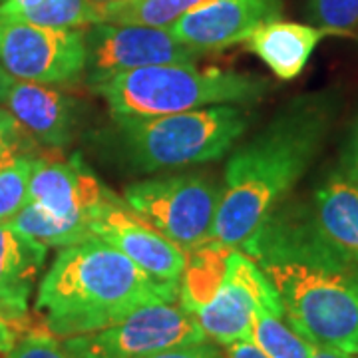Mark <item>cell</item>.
<instances>
[{
  "label": "cell",
  "mask_w": 358,
  "mask_h": 358,
  "mask_svg": "<svg viewBox=\"0 0 358 358\" xmlns=\"http://www.w3.org/2000/svg\"><path fill=\"white\" fill-rule=\"evenodd\" d=\"M112 193L80 155L68 162L34 159L28 201L10 221L46 247H68L92 237V221Z\"/></svg>",
  "instance_id": "cell-6"
},
{
  "label": "cell",
  "mask_w": 358,
  "mask_h": 358,
  "mask_svg": "<svg viewBox=\"0 0 358 358\" xmlns=\"http://www.w3.org/2000/svg\"><path fill=\"white\" fill-rule=\"evenodd\" d=\"M249 343L268 358H310L315 348L287 322L281 308L271 307L255 308Z\"/></svg>",
  "instance_id": "cell-19"
},
{
  "label": "cell",
  "mask_w": 358,
  "mask_h": 358,
  "mask_svg": "<svg viewBox=\"0 0 358 358\" xmlns=\"http://www.w3.org/2000/svg\"><path fill=\"white\" fill-rule=\"evenodd\" d=\"M265 78L197 64H162L131 70L96 86L114 117H154L221 103L257 102L267 94Z\"/></svg>",
  "instance_id": "cell-4"
},
{
  "label": "cell",
  "mask_w": 358,
  "mask_h": 358,
  "mask_svg": "<svg viewBox=\"0 0 358 358\" xmlns=\"http://www.w3.org/2000/svg\"><path fill=\"white\" fill-rule=\"evenodd\" d=\"M221 193L223 183L213 176L189 171L138 181L124 192V201L187 253L209 245Z\"/></svg>",
  "instance_id": "cell-7"
},
{
  "label": "cell",
  "mask_w": 358,
  "mask_h": 358,
  "mask_svg": "<svg viewBox=\"0 0 358 358\" xmlns=\"http://www.w3.org/2000/svg\"><path fill=\"white\" fill-rule=\"evenodd\" d=\"M324 36L329 32L319 26L275 18L259 26L247 40V46L279 80H294L301 76Z\"/></svg>",
  "instance_id": "cell-17"
},
{
  "label": "cell",
  "mask_w": 358,
  "mask_h": 358,
  "mask_svg": "<svg viewBox=\"0 0 358 358\" xmlns=\"http://www.w3.org/2000/svg\"><path fill=\"white\" fill-rule=\"evenodd\" d=\"M333 106L327 94L294 98L235 150L221 181L211 247L241 249L282 203L320 152L333 124Z\"/></svg>",
  "instance_id": "cell-2"
},
{
  "label": "cell",
  "mask_w": 358,
  "mask_h": 358,
  "mask_svg": "<svg viewBox=\"0 0 358 358\" xmlns=\"http://www.w3.org/2000/svg\"><path fill=\"white\" fill-rule=\"evenodd\" d=\"M2 103L16 124L42 145L66 148L74 138L76 102L58 90L14 78Z\"/></svg>",
  "instance_id": "cell-14"
},
{
  "label": "cell",
  "mask_w": 358,
  "mask_h": 358,
  "mask_svg": "<svg viewBox=\"0 0 358 358\" xmlns=\"http://www.w3.org/2000/svg\"><path fill=\"white\" fill-rule=\"evenodd\" d=\"M14 78L0 66V103H2V100H4V96H6V90H8V86L13 84Z\"/></svg>",
  "instance_id": "cell-31"
},
{
  "label": "cell",
  "mask_w": 358,
  "mask_h": 358,
  "mask_svg": "<svg viewBox=\"0 0 358 358\" xmlns=\"http://www.w3.org/2000/svg\"><path fill=\"white\" fill-rule=\"evenodd\" d=\"M307 16L329 34H348L358 26V0H307Z\"/></svg>",
  "instance_id": "cell-22"
},
{
  "label": "cell",
  "mask_w": 358,
  "mask_h": 358,
  "mask_svg": "<svg viewBox=\"0 0 358 358\" xmlns=\"http://www.w3.org/2000/svg\"><path fill=\"white\" fill-rule=\"evenodd\" d=\"M239 251L263 271L305 341L358 355V271L320 239L307 207L279 205Z\"/></svg>",
  "instance_id": "cell-1"
},
{
  "label": "cell",
  "mask_w": 358,
  "mask_h": 358,
  "mask_svg": "<svg viewBox=\"0 0 358 358\" xmlns=\"http://www.w3.org/2000/svg\"><path fill=\"white\" fill-rule=\"evenodd\" d=\"M16 128H18V124H16V120L10 115V112L4 110V108H0V143H2V140L8 134H13Z\"/></svg>",
  "instance_id": "cell-29"
},
{
  "label": "cell",
  "mask_w": 358,
  "mask_h": 358,
  "mask_svg": "<svg viewBox=\"0 0 358 358\" xmlns=\"http://www.w3.org/2000/svg\"><path fill=\"white\" fill-rule=\"evenodd\" d=\"M282 0H209L181 16L169 30L193 50H225L247 42L259 26L281 18Z\"/></svg>",
  "instance_id": "cell-13"
},
{
  "label": "cell",
  "mask_w": 358,
  "mask_h": 358,
  "mask_svg": "<svg viewBox=\"0 0 358 358\" xmlns=\"http://www.w3.org/2000/svg\"><path fill=\"white\" fill-rule=\"evenodd\" d=\"M20 126L0 143V223H10L28 201L34 155L22 152Z\"/></svg>",
  "instance_id": "cell-18"
},
{
  "label": "cell",
  "mask_w": 358,
  "mask_h": 358,
  "mask_svg": "<svg viewBox=\"0 0 358 358\" xmlns=\"http://www.w3.org/2000/svg\"><path fill=\"white\" fill-rule=\"evenodd\" d=\"M313 227L336 255L358 271V187L338 169L322 181L307 207Z\"/></svg>",
  "instance_id": "cell-16"
},
{
  "label": "cell",
  "mask_w": 358,
  "mask_h": 358,
  "mask_svg": "<svg viewBox=\"0 0 358 358\" xmlns=\"http://www.w3.org/2000/svg\"><path fill=\"white\" fill-rule=\"evenodd\" d=\"M143 358H225V352L207 338V341H199L192 345L173 346V348H167V350Z\"/></svg>",
  "instance_id": "cell-24"
},
{
  "label": "cell",
  "mask_w": 358,
  "mask_h": 358,
  "mask_svg": "<svg viewBox=\"0 0 358 358\" xmlns=\"http://www.w3.org/2000/svg\"><path fill=\"white\" fill-rule=\"evenodd\" d=\"M203 54L179 42L169 28L98 22L86 32V70L92 88L112 78L162 64H197Z\"/></svg>",
  "instance_id": "cell-11"
},
{
  "label": "cell",
  "mask_w": 358,
  "mask_h": 358,
  "mask_svg": "<svg viewBox=\"0 0 358 358\" xmlns=\"http://www.w3.org/2000/svg\"><path fill=\"white\" fill-rule=\"evenodd\" d=\"M48 247L10 223H0V317L18 331L28 322V299L38 281Z\"/></svg>",
  "instance_id": "cell-15"
},
{
  "label": "cell",
  "mask_w": 358,
  "mask_h": 358,
  "mask_svg": "<svg viewBox=\"0 0 358 358\" xmlns=\"http://www.w3.org/2000/svg\"><path fill=\"white\" fill-rule=\"evenodd\" d=\"M38 2L40 0H0V16H16Z\"/></svg>",
  "instance_id": "cell-28"
},
{
  "label": "cell",
  "mask_w": 358,
  "mask_h": 358,
  "mask_svg": "<svg viewBox=\"0 0 358 358\" xmlns=\"http://www.w3.org/2000/svg\"><path fill=\"white\" fill-rule=\"evenodd\" d=\"M0 66L16 80L56 86L86 70V32L0 16Z\"/></svg>",
  "instance_id": "cell-9"
},
{
  "label": "cell",
  "mask_w": 358,
  "mask_h": 358,
  "mask_svg": "<svg viewBox=\"0 0 358 358\" xmlns=\"http://www.w3.org/2000/svg\"><path fill=\"white\" fill-rule=\"evenodd\" d=\"M310 358H358V357L357 355H350V352L336 350V348H329V346H315Z\"/></svg>",
  "instance_id": "cell-30"
},
{
  "label": "cell",
  "mask_w": 358,
  "mask_h": 358,
  "mask_svg": "<svg viewBox=\"0 0 358 358\" xmlns=\"http://www.w3.org/2000/svg\"><path fill=\"white\" fill-rule=\"evenodd\" d=\"M341 171L358 187V124L355 131H352V138L348 141V145H346L345 157H343V169Z\"/></svg>",
  "instance_id": "cell-25"
},
{
  "label": "cell",
  "mask_w": 358,
  "mask_h": 358,
  "mask_svg": "<svg viewBox=\"0 0 358 358\" xmlns=\"http://www.w3.org/2000/svg\"><path fill=\"white\" fill-rule=\"evenodd\" d=\"M8 18L56 30H82L102 22V6L92 0H40L32 8Z\"/></svg>",
  "instance_id": "cell-21"
},
{
  "label": "cell",
  "mask_w": 358,
  "mask_h": 358,
  "mask_svg": "<svg viewBox=\"0 0 358 358\" xmlns=\"http://www.w3.org/2000/svg\"><path fill=\"white\" fill-rule=\"evenodd\" d=\"M92 2H96V4H100V6H106V4H112L115 0H92Z\"/></svg>",
  "instance_id": "cell-32"
},
{
  "label": "cell",
  "mask_w": 358,
  "mask_h": 358,
  "mask_svg": "<svg viewBox=\"0 0 358 358\" xmlns=\"http://www.w3.org/2000/svg\"><path fill=\"white\" fill-rule=\"evenodd\" d=\"M205 2L209 0H115L102 6V22L171 28Z\"/></svg>",
  "instance_id": "cell-20"
},
{
  "label": "cell",
  "mask_w": 358,
  "mask_h": 358,
  "mask_svg": "<svg viewBox=\"0 0 358 358\" xmlns=\"http://www.w3.org/2000/svg\"><path fill=\"white\" fill-rule=\"evenodd\" d=\"M257 307L281 308L279 294L267 281L263 271L251 257L239 249L225 255V265L211 296L185 308L203 334L215 345L229 346L251 341L253 315Z\"/></svg>",
  "instance_id": "cell-10"
},
{
  "label": "cell",
  "mask_w": 358,
  "mask_h": 358,
  "mask_svg": "<svg viewBox=\"0 0 358 358\" xmlns=\"http://www.w3.org/2000/svg\"><path fill=\"white\" fill-rule=\"evenodd\" d=\"M18 338H20V331L13 327L4 317H0V358L10 357Z\"/></svg>",
  "instance_id": "cell-26"
},
{
  "label": "cell",
  "mask_w": 358,
  "mask_h": 358,
  "mask_svg": "<svg viewBox=\"0 0 358 358\" xmlns=\"http://www.w3.org/2000/svg\"><path fill=\"white\" fill-rule=\"evenodd\" d=\"M114 120L124 159L140 173L215 162L231 152L249 126V115L237 103L171 115Z\"/></svg>",
  "instance_id": "cell-5"
},
{
  "label": "cell",
  "mask_w": 358,
  "mask_h": 358,
  "mask_svg": "<svg viewBox=\"0 0 358 358\" xmlns=\"http://www.w3.org/2000/svg\"><path fill=\"white\" fill-rule=\"evenodd\" d=\"M225 358H268L265 357L253 343H235V345L225 346Z\"/></svg>",
  "instance_id": "cell-27"
},
{
  "label": "cell",
  "mask_w": 358,
  "mask_h": 358,
  "mask_svg": "<svg viewBox=\"0 0 358 358\" xmlns=\"http://www.w3.org/2000/svg\"><path fill=\"white\" fill-rule=\"evenodd\" d=\"M8 358H76L62 343V338L44 331H30L20 336Z\"/></svg>",
  "instance_id": "cell-23"
},
{
  "label": "cell",
  "mask_w": 358,
  "mask_h": 358,
  "mask_svg": "<svg viewBox=\"0 0 358 358\" xmlns=\"http://www.w3.org/2000/svg\"><path fill=\"white\" fill-rule=\"evenodd\" d=\"M90 231L94 237L114 245L155 281L181 287V277L187 268L185 251L131 211L117 195L98 209Z\"/></svg>",
  "instance_id": "cell-12"
},
{
  "label": "cell",
  "mask_w": 358,
  "mask_h": 358,
  "mask_svg": "<svg viewBox=\"0 0 358 358\" xmlns=\"http://www.w3.org/2000/svg\"><path fill=\"white\" fill-rule=\"evenodd\" d=\"M179 289L92 235L60 249L38 285L36 313L48 333L68 338L108 329L148 305L179 301Z\"/></svg>",
  "instance_id": "cell-3"
},
{
  "label": "cell",
  "mask_w": 358,
  "mask_h": 358,
  "mask_svg": "<svg viewBox=\"0 0 358 358\" xmlns=\"http://www.w3.org/2000/svg\"><path fill=\"white\" fill-rule=\"evenodd\" d=\"M199 341L207 336L179 301L148 305L108 329L62 338L76 358H143Z\"/></svg>",
  "instance_id": "cell-8"
}]
</instances>
